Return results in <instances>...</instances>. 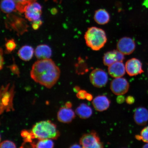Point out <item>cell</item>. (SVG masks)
Listing matches in <instances>:
<instances>
[{
    "label": "cell",
    "mask_w": 148,
    "mask_h": 148,
    "mask_svg": "<svg viewBox=\"0 0 148 148\" xmlns=\"http://www.w3.org/2000/svg\"><path fill=\"white\" fill-rule=\"evenodd\" d=\"M34 50L33 48L30 46L25 45L23 46L18 53L19 58L25 61L30 60L32 58Z\"/></svg>",
    "instance_id": "17"
},
{
    "label": "cell",
    "mask_w": 148,
    "mask_h": 148,
    "mask_svg": "<svg viewBox=\"0 0 148 148\" xmlns=\"http://www.w3.org/2000/svg\"><path fill=\"white\" fill-rule=\"evenodd\" d=\"M31 132L34 138L39 140L56 139L60 135L56 125L50 121H41L36 123L33 126Z\"/></svg>",
    "instance_id": "3"
},
{
    "label": "cell",
    "mask_w": 148,
    "mask_h": 148,
    "mask_svg": "<svg viewBox=\"0 0 148 148\" xmlns=\"http://www.w3.org/2000/svg\"><path fill=\"white\" fill-rule=\"evenodd\" d=\"M35 55L38 60L49 59L52 55L51 48L45 44H41L37 46L35 51Z\"/></svg>",
    "instance_id": "15"
},
{
    "label": "cell",
    "mask_w": 148,
    "mask_h": 148,
    "mask_svg": "<svg viewBox=\"0 0 148 148\" xmlns=\"http://www.w3.org/2000/svg\"><path fill=\"white\" fill-rule=\"evenodd\" d=\"M125 97L122 95H119L117 97V99H116V101L119 103H123L125 101Z\"/></svg>",
    "instance_id": "30"
},
{
    "label": "cell",
    "mask_w": 148,
    "mask_h": 148,
    "mask_svg": "<svg viewBox=\"0 0 148 148\" xmlns=\"http://www.w3.org/2000/svg\"><path fill=\"white\" fill-rule=\"evenodd\" d=\"M66 107H68V108H70L72 107V104L71 103L68 102L66 103Z\"/></svg>",
    "instance_id": "35"
},
{
    "label": "cell",
    "mask_w": 148,
    "mask_h": 148,
    "mask_svg": "<svg viewBox=\"0 0 148 148\" xmlns=\"http://www.w3.org/2000/svg\"><path fill=\"white\" fill-rule=\"evenodd\" d=\"M60 71L51 59L38 60L32 66L31 78L35 82L47 88L52 87L60 78Z\"/></svg>",
    "instance_id": "1"
},
{
    "label": "cell",
    "mask_w": 148,
    "mask_h": 148,
    "mask_svg": "<svg viewBox=\"0 0 148 148\" xmlns=\"http://www.w3.org/2000/svg\"><path fill=\"white\" fill-rule=\"evenodd\" d=\"M125 71V65L123 62H116L108 66V73L114 78L123 77Z\"/></svg>",
    "instance_id": "11"
},
{
    "label": "cell",
    "mask_w": 148,
    "mask_h": 148,
    "mask_svg": "<svg viewBox=\"0 0 148 148\" xmlns=\"http://www.w3.org/2000/svg\"><path fill=\"white\" fill-rule=\"evenodd\" d=\"M143 148H148V143L144 145L143 147Z\"/></svg>",
    "instance_id": "36"
},
{
    "label": "cell",
    "mask_w": 148,
    "mask_h": 148,
    "mask_svg": "<svg viewBox=\"0 0 148 148\" xmlns=\"http://www.w3.org/2000/svg\"><path fill=\"white\" fill-rule=\"evenodd\" d=\"M126 101L127 104L131 105L134 102V98L132 96H129L127 97L125 99Z\"/></svg>",
    "instance_id": "28"
},
{
    "label": "cell",
    "mask_w": 148,
    "mask_h": 148,
    "mask_svg": "<svg viewBox=\"0 0 148 148\" xmlns=\"http://www.w3.org/2000/svg\"></svg>",
    "instance_id": "38"
},
{
    "label": "cell",
    "mask_w": 148,
    "mask_h": 148,
    "mask_svg": "<svg viewBox=\"0 0 148 148\" xmlns=\"http://www.w3.org/2000/svg\"><path fill=\"white\" fill-rule=\"evenodd\" d=\"M136 47V43L134 40L127 37L120 38L116 44L118 50L124 55L131 54L135 51Z\"/></svg>",
    "instance_id": "7"
},
{
    "label": "cell",
    "mask_w": 148,
    "mask_h": 148,
    "mask_svg": "<svg viewBox=\"0 0 148 148\" xmlns=\"http://www.w3.org/2000/svg\"><path fill=\"white\" fill-rule=\"evenodd\" d=\"M1 8L5 14H9L17 10V5L14 0H1Z\"/></svg>",
    "instance_id": "19"
},
{
    "label": "cell",
    "mask_w": 148,
    "mask_h": 148,
    "mask_svg": "<svg viewBox=\"0 0 148 148\" xmlns=\"http://www.w3.org/2000/svg\"><path fill=\"white\" fill-rule=\"evenodd\" d=\"M81 147L80 145L77 144H75L71 146L70 148H81Z\"/></svg>",
    "instance_id": "34"
},
{
    "label": "cell",
    "mask_w": 148,
    "mask_h": 148,
    "mask_svg": "<svg viewBox=\"0 0 148 148\" xmlns=\"http://www.w3.org/2000/svg\"><path fill=\"white\" fill-rule=\"evenodd\" d=\"M90 82L96 87L102 88L106 85L108 81V76L104 70L97 68L90 73Z\"/></svg>",
    "instance_id": "5"
},
{
    "label": "cell",
    "mask_w": 148,
    "mask_h": 148,
    "mask_svg": "<svg viewBox=\"0 0 148 148\" xmlns=\"http://www.w3.org/2000/svg\"><path fill=\"white\" fill-rule=\"evenodd\" d=\"M84 38L87 46L94 51H99L104 47L107 40L105 31L95 27L88 28Z\"/></svg>",
    "instance_id": "2"
},
{
    "label": "cell",
    "mask_w": 148,
    "mask_h": 148,
    "mask_svg": "<svg viewBox=\"0 0 148 148\" xmlns=\"http://www.w3.org/2000/svg\"><path fill=\"white\" fill-rule=\"evenodd\" d=\"M111 90L116 95H123L128 91L129 84L126 79L123 77L115 78L110 83Z\"/></svg>",
    "instance_id": "6"
},
{
    "label": "cell",
    "mask_w": 148,
    "mask_h": 148,
    "mask_svg": "<svg viewBox=\"0 0 148 148\" xmlns=\"http://www.w3.org/2000/svg\"><path fill=\"white\" fill-rule=\"evenodd\" d=\"M110 101L108 98L104 95H99L93 100L92 104L96 110L99 112L106 110L110 107Z\"/></svg>",
    "instance_id": "13"
},
{
    "label": "cell",
    "mask_w": 148,
    "mask_h": 148,
    "mask_svg": "<svg viewBox=\"0 0 148 148\" xmlns=\"http://www.w3.org/2000/svg\"><path fill=\"white\" fill-rule=\"evenodd\" d=\"M25 18L30 21H34L40 19L42 13V7L39 3L35 2L27 5L25 8Z\"/></svg>",
    "instance_id": "8"
},
{
    "label": "cell",
    "mask_w": 148,
    "mask_h": 148,
    "mask_svg": "<svg viewBox=\"0 0 148 148\" xmlns=\"http://www.w3.org/2000/svg\"><path fill=\"white\" fill-rule=\"evenodd\" d=\"M136 139L142 140L145 143H148V126L145 127L142 130L140 135L136 136Z\"/></svg>",
    "instance_id": "22"
},
{
    "label": "cell",
    "mask_w": 148,
    "mask_h": 148,
    "mask_svg": "<svg viewBox=\"0 0 148 148\" xmlns=\"http://www.w3.org/2000/svg\"><path fill=\"white\" fill-rule=\"evenodd\" d=\"M54 147V143L51 139L40 140L36 144H33V147L38 148H51Z\"/></svg>",
    "instance_id": "20"
},
{
    "label": "cell",
    "mask_w": 148,
    "mask_h": 148,
    "mask_svg": "<svg viewBox=\"0 0 148 148\" xmlns=\"http://www.w3.org/2000/svg\"><path fill=\"white\" fill-rule=\"evenodd\" d=\"M124 59V55L123 53L118 50H114L105 53L103 57V62L105 65L109 66L116 62H123Z\"/></svg>",
    "instance_id": "10"
},
{
    "label": "cell",
    "mask_w": 148,
    "mask_h": 148,
    "mask_svg": "<svg viewBox=\"0 0 148 148\" xmlns=\"http://www.w3.org/2000/svg\"><path fill=\"white\" fill-rule=\"evenodd\" d=\"M1 148H15L16 147L15 144L13 142L10 140H6L3 141L0 145Z\"/></svg>",
    "instance_id": "24"
},
{
    "label": "cell",
    "mask_w": 148,
    "mask_h": 148,
    "mask_svg": "<svg viewBox=\"0 0 148 148\" xmlns=\"http://www.w3.org/2000/svg\"><path fill=\"white\" fill-rule=\"evenodd\" d=\"M46 1H47V0H46Z\"/></svg>",
    "instance_id": "37"
},
{
    "label": "cell",
    "mask_w": 148,
    "mask_h": 148,
    "mask_svg": "<svg viewBox=\"0 0 148 148\" xmlns=\"http://www.w3.org/2000/svg\"><path fill=\"white\" fill-rule=\"evenodd\" d=\"M94 19L96 23L99 25H106L110 21V15L104 9H98L95 12L94 16Z\"/></svg>",
    "instance_id": "16"
},
{
    "label": "cell",
    "mask_w": 148,
    "mask_h": 148,
    "mask_svg": "<svg viewBox=\"0 0 148 148\" xmlns=\"http://www.w3.org/2000/svg\"><path fill=\"white\" fill-rule=\"evenodd\" d=\"M87 92L84 90H80L77 92V97L79 99H86V97Z\"/></svg>",
    "instance_id": "25"
},
{
    "label": "cell",
    "mask_w": 148,
    "mask_h": 148,
    "mask_svg": "<svg viewBox=\"0 0 148 148\" xmlns=\"http://www.w3.org/2000/svg\"><path fill=\"white\" fill-rule=\"evenodd\" d=\"M42 21L40 19L33 22L32 27L34 30H36L39 29L40 25H42Z\"/></svg>",
    "instance_id": "26"
},
{
    "label": "cell",
    "mask_w": 148,
    "mask_h": 148,
    "mask_svg": "<svg viewBox=\"0 0 148 148\" xmlns=\"http://www.w3.org/2000/svg\"><path fill=\"white\" fill-rule=\"evenodd\" d=\"M80 88H79V87L76 86L74 88V91L76 92H78L80 90Z\"/></svg>",
    "instance_id": "33"
},
{
    "label": "cell",
    "mask_w": 148,
    "mask_h": 148,
    "mask_svg": "<svg viewBox=\"0 0 148 148\" xmlns=\"http://www.w3.org/2000/svg\"><path fill=\"white\" fill-rule=\"evenodd\" d=\"M134 119L136 123L139 125H144L148 121V110L143 107H139L135 110Z\"/></svg>",
    "instance_id": "14"
},
{
    "label": "cell",
    "mask_w": 148,
    "mask_h": 148,
    "mask_svg": "<svg viewBox=\"0 0 148 148\" xmlns=\"http://www.w3.org/2000/svg\"><path fill=\"white\" fill-rule=\"evenodd\" d=\"M79 143L82 147L85 148H101L103 147L97 132L94 131L83 135Z\"/></svg>",
    "instance_id": "4"
},
{
    "label": "cell",
    "mask_w": 148,
    "mask_h": 148,
    "mask_svg": "<svg viewBox=\"0 0 148 148\" xmlns=\"http://www.w3.org/2000/svg\"><path fill=\"white\" fill-rule=\"evenodd\" d=\"M5 47L7 52L8 53L12 52L16 49V45L15 42L13 39L8 40L5 43Z\"/></svg>",
    "instance_id": "23"
},
{
    "label": "cell",
    "mask_w": 148,
    "mask_h": 148,
    "mask_svg": "<svg viewBox=\"0 0 148 148\" xmlns=\"http://www.w3.org/2000/svg\"><path fill=\"white\" fill-rule=\"evenodd\" d=\"M75 117V114L73 111L66 107L61 108L57 114L59 121L64 123H70Z\"/></svg>",
    "instance_id": "12"
},
{
    "label": "cell",
    "mask_w": 148,
    "mask_h": 148,
    "mask_svg": "<svg viewBox=\"0 0 148 148\" xmlns=\"http://www.w3.org/2000/svg\"><path fill=\"white\" fill-rule=\"evenodd\" d=\"M17 5V10L21 13H23L26 7L31 3L36 2V0H14Z\"/></svg>",
    "instance_id": "21"
},
{
    "label": "cell",
    "mask_w": 148,
    "mask_h": 148,
    "mask_svg": "<svg viewBox=\"0 0 148 148\" xmlns=\"http://www.w3.org/2000/svg\"><path fill=\"white\" fill-rule=\"evenodd\" d=\"M1 59H0V68L1 69H2L3 67V63H4V60L3 57V49H1Z\"/></svg>",
    "instance_id": "29"
},
{
    "label": "cell",
    "mask_w": 148,
    "mask_h": 148,
    "mask_svg": "<svg viewBox=\"0 0 148 148\" xmlns=\"http://www.w3.org/2000/svg\"><path fill=\"white\" fill-rule=\"evenodd\" d=\"M30 133L31 132H29L27 130H24L21 132V136L23 138H25L30 134Z\"/></svg>",
    "instance_id": "31"
},
{
    "label": "cell",
    "mask_w": 148,
    "mask_h": 148,
    "mask_svg": "<svg viewBox=\"0 0 148 148\" xmlns=\"http://www.w3.org/2000/svg\"><path fill=\"white\" fill-rule=\"evenodd\" d=\"M93 99V97L91 94L90 93H87V94L86 97V99L88 101H91Z\"/></svg>",
    "instance_id": "32"
},
{
    "label": "cell",
    "mask_w": 148,
    "mask_h": 148,
    "mask_svg": "<svg viewBox=\"0 0 148 148\" xmlns=\"http://www.w3.org/2000/svg\"><path fill=\"white\" fill-rule=\"evenodd\" d=\"M9 67L10 68L11 71H12L13 73L14 74H16V75H19V69H18V66L16 65L15 64H13L12 65L9 66Z\"/></svg>",
    "instance_id": "27"
},
{
    "label": "cell",
    "mask_w": 148,
    "mask_h": 148,
    "mask_svg": "<svg viewBox=\"0 0 148 148\" xmlns=\"http://www.w3.org/2000/svg\"><path fill=\"white\" fill-rule=\"evenodd\" d=\"M75 112L79 117L83 119L90 118L92 113V108L85 103H82L77 107Z\"/></svg>",
    "instance_id": "18"
},
{
    "label": "cell",
    "mask_w": 148,
    "mask_h": 148,
    "mask_svg": "<svg viewBox=\"0 0 148 148\" xmlns=\"http://www.w3.org/2000/svg\"><path fill=\"white\" fill-rule=\"evenodd\" d=\"M125 65L126 71L130 76L137 75L144 72L142 62L138 59H130L126 62Z\"/></svg>",
    "instance_id": "9"
}]
</instances>
